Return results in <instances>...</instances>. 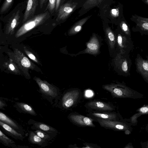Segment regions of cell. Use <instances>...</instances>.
<instances>
[{
    "label": "cell",
    "instance_id": "obj_1",
    "mask_svg": "<svg viewBox=\"0 0 148 148\" xmlns=\"http://www.w3.org/2000/svg\"><path fill=\"white\" fill-rule=\"evenodd\" d=\"M112 57V65L117 73L125 77L130 76L132 61L130 54L117 52Z\"/></svg>",
    "mask_w": 148,
    "mask_h": 148
},
{
    "label": "cell",
    "instance_id": "obj_2",
    "mask_svg": "<svg viewBox=\"0 0 148 148\" xmlns=\"http://www.w3.org/2000/svg\"><path fill=\"white\" fill-rule=\"evenodd\" d=\"M102 86L114 97L137 98L136 95L137 92L122 83L118 82L111 83L103 85Z\"/></svg>",
    "mask_w": 148,
    "mask_h": 148
},
{
    "label": "cell",
    "instance_id": "obj_3",
    "mask_svg": "<svg viewBox=\"0 0 148 148\" xmlns=\"http://www.w3.org/2000/svg\"><path fill=\"white\" fill-rule=\"evenodd\" d=\"M50 13L47 11L34 16L27 20L20 28L17 33L20 36L40 25L48 20L50 17Z\"/></svg>",
    "mask_w": 148,
    "mask_h": 148
},
{
    "label": "cell",
    "instance_id": "obj_4",
    "mask_svg": "<svg viewBox=\"0 0 148 148\" xmlns=\"http://www.w3.org/2000/svg\"><path fill=\"white\" fill-rule=\"evenodd\" d=\"M114 33L116 40V53L130 54L134 47L132 37L125 35L121 30Z\"/></svg>",
    "mask_w": 148,
    "mask_h": 148
},
{
    "label": "cell",
    "instance_id": "obj_5",
    "mask_svg": "<svg viewBox=\"0 0 148 148\" xmlns=\"http://www.w3.org/2000/svg\"><path fill=\"white\" fill-rule=\"evenodd\" d=\"M101 40L96 34L93 33L89 40L86 43V48L79 52L76 55L87 53L93 55H97L100 53Z\"/></svg>",
    "mask_w": 148,
    "mask_h": 148
},
{
    "label": "cell",
    "instance_id": "obj_6",
    "mask_svg": "<svg viewBox=\"0 0 148 148\" xmlns=\"http://www.w3.org/2000/svg\"><path fill=\"white\" fill-rule=\"evenodd\" d=\"M144 59L138 54L135 59L136 71L140 74L144 80L148 83V56Z\"/></svg>",
    "mask_w": 148,
    "mask_h": 148
},
{
    "label": "cell",
    "instance_id": "obj_7",
    "mask_svg": "<svg viewBox=\"0 0 148 148\" xmlns=\"http://www.w3.org/2000/svg\"><path fill=\"white\" fill-rule=\"evenodd\" d=\"M105 37L108 47L110 54L113 56L116 53V43L115 35L109 27L105 29Z\"/></svg>",
    "mask_w": 148,
    "mask_h": 148
},
{
    "label": "cell",
    "instance_id": "obj_8",
    "mask_svg": "<svg viewBox=\"0 0 148 148\" xmlns=\"http://www.w3.org/2000/svg\"><path fill=\"white\" fill-rule=\"evenodd\" d=\"M79 95V91L73 90L66 93L63 96L62 101L64 108H68L73 106L78 99Z\"/></svg>",
    "mask_w": 148,
    "mask_h": 148
},
{
    "label": "cell",
    "instance_id": "obj_9",
    "mask_svg": "<svg viewBox=\"0 0 148 148\" xmlns=\"http://www.w3.org/2000/svg\"><path fill=\"white\" fill-rule=\"evenodd\" d=\"M100 125L103 127L116 130H124L127 129V127L123 123L114 120L97 118Z\"/></svg>",
    "mask_w": 148,
    "mask_h": 148
},
{
    "label": "cell",
    "instance_id": "obj_10",
    "mask_svg": "<svg viewBox=\"0 0 148 148\" xmlns=\"http://www.w3.org/2000/svg\"><path fill=\"white\" fill-rule=\"evenodd\" d=\"M16 6L14 10V11L12 13L8 20L7 24V30L9 32H12L19 23L21 20V8Z\"/></svg>",
    "mask_w": 148,
    "mask_h": 148
},
{
    "label": "cell",
    "instance_id": "obj_11",
    "mask_svg": "<svg viewBox=\"0 0 148 148\" xmlns=\"http://www.w3.org/2000/svg\"><path fill=\"white\" fill-rule=\"evenodd\" d=\"M77 3H66L62 5L60 8L56 20L59 21L65 20L75 10Z\"/></svg>",
    "mask_w": 148,
    "mask_h": 148
},
{
    "label": "cell",
    "instance_id": "obj_12",
    "mask_svg": "<svg viewBox=\"0 0 148 148\" xmlns=\"http://www.w3.org/2000/svg\"><path fill=\"white\" fill-rule=\"evenodd\" d=\"M39 0H27L22 22L24 23L34 16Z\"/></svg>",
    "mask_w": 148,
    "mask_h": 148
},
{
    "label": "cell",
    "instance_id": "obj_13",
    "mask_svg": "<svg viewBox=\"0 0 148 148\" xmlns=\"http://www.w3.org/2000/svg\"><path fill=\"white\" fill-rule=\"evenodd\" d=\"M69 118L73 123L80 126H95L93 123V119L91 118L80 114H73L70 116Z\"/></svg>",
    "mask_w": 148,
    "mask_h": 148
},
{
    "label": "cell",
    "instance_id": "obj_14",
    "mask_svg": "<svg viewBox=\"0 0 148 148\" xmlns=\"http://www.w3.org/2000/svg\"><path fill=\"white\" fill-rule=\"evenodd\" d=\"M41 91L45 95L52 97H55L57 95V91L53 86L46 82L39 79L36 80Z\"/></svg>",
    "mask_w": 148,
    "mask_h": 148
},
{
    "label": "cell",
    "instance_id": "obj_15",
    "mask_svg": "<svg viewBox=\"0 0 148 148\" xmlns=\"http://www.w3.org/2000/svg\"><path fill=\"white\" fill-rule=\"evenodd\" d=\"M89 108L100 111H110L113 110V108L109 104L99 101H91L86 104Z\"/></svg>",
    "mask_w": 148,
    "mask_h": 148
},
{
    "label": "cell",
    "instance_id": "obj_16",
    "mask_svg": "<svg viewBox=\"0 0 148 148\" xmlns=\"http://www.w3.org/2000/svg\"><path fill=\"white\" fill-rule=\"evenodd\" d=\"M134 17L136 19L135 21L136 25L132 28L133 32H139L142 35H148V22L140 19L135 16Z\"/></svg>",
    "mask_w": 148,
    "mask_h": 148
},
{
    "label": "cell",
    "instance_id": "obj_17",
    "mask_svg": "<svg viewBox=\"0 0 148 148\" xmlns=\"http://www.w3.org/2000/svg\"><path fill=\"white\" fill-rule=\"evenodd\" d=\"M91 16H88L82 19L74 25L69 29L68 34L69 36H72L77 34L82 29L83 25Z\"/></svg>",
    "mask_w": 148,
    "mask_h": 148
},
{
    "label": "cell",
    "instance_id": "obj_18",
    "mask_svg": "<svg viewBox=\"0 0 148 148\" xmlns=\"http://www.w3.org/2000/svg\"><path fill=\"white\" fill-rule=\"evenodd\" d=\"M89 115L95 118L106 120H115L116 118V114L110 113L94 112L90 113Z\"/></svg>",
    "mask_w": 148,
    "mask_h": 148
},
{
    "label": "cell",
    "instance_id": "obj_19",
    "mask_svg": "<svg viewBox=\"0 0 148 148\" xmlns=\"http://www.w3.org/2000/svg\"><path fill=\"white\" fill-rule=\"evenodd\" d=\"M29 139L32 143L40 145H42L46 142L45 140L41 138L34 132L31 131L29 132Z\"/></svg>",
    "mask_w": 148,
    "mask_h": 148
},
{
    "label": "cell",
    "instance_id": "obj_20",
    "mask_svg": "<svg viewBox=\"0 0 148 148\" xmlns=\"http://www.w3.org/2000/svg\"><path fill=\"white\" fill-rule=\"evenodd\" d=\"M0 125L12 136L16 137L17 138H21L22 137L21 134L17 132L11 127L1 121H0Z\"/></svg>",
    "mask_w": 148,
    "mask_h": 148
},
{
    "label": "cell",
    "instance_id": "obj_21",
    "mask_svg": "<svg viewBox=\"0 0 148 148\" xmlns=\"http://www.w3.org/2000/svg\"><path fill=\"white\" fill-rule=\"evenodd\" d=\"M0 121L8 125L15 129H18V127L15 123L7 115L2 112H0Z\"/></svg>",
    "mask_w": 148,
    "mask_h": 148
},
{
    "label": "cell",
    "instance_id": "obj_22",
    "mask_svg": "<svg viewBox=\"0 0 148 148\" xmlns=\"http://www.w3.org/2000/svg\"><path fill=\"white\" fill-rule=\"evenodd\" d=\"M17 104L19 108L25 112L34 116L37 115L33 108L28 104L22 102H18Z\"/></svg>",
    "mask_w": 148,
    "mask_h": 148
},
{
    "label": "cell",
    "instance_id": "obj_23",
    "mask_svg": "<svg viewBox=\"0 0 148 148\" xmlns=\"http://www.w3.org/2000/svg\"><path fill=\"white\" fill-rule=\"evenodd\" d=\"M34 125L36 128L44 131L53 132L56 131V129L54 128L42 123H35L34 124Z\"/></svg>",
    "mask_w": 148,
    "mask_h": 148
},
{
    "label": "cell",
    "instance_id": "obj_24",
    "mask_svg": "<svg viewBox=\"0 0 148 148\" xmlns=\"http://www.w3.org/2000/svg\"><path fill=\"white\" fill-rule=\"evenodd\" d=\"M139 112L135 114L131 118V121L133 123L136 122V119L139 116L143 114H148V106H143L138 110Z\"/></svg>",
    "mask_w": 148,
    "mask_h": 148
},
{
    "label": "cell",
    "instance_id": "obj_25",
    "mask_svg": "<svg viewBox=\"0 0 148 148\" xmlns=\"http://www.w3.org/2000/svg\"><path fill=\"white\" fill-rule=\"evenodd\" d=\"M103 0H87L83 6L85 9H88L97 6L100 4Z\"/></svg>",
    "mask_w": 148,
    "mask_h": 148
},
{
    "label": "cell",
    "instance_id": "obj_26",
    "mask_svg": "<svg viewBox=\"0 0 148 148\" xmlns=\"http://www.w3.org/2000/svg\"><path fill=\"white\" fill-rule=\"evenodd\" d=\"M14 1V0H5L0 8V14L6 12L11 7Z\"/></svg>",
    "mask_w": 148,
    "mask_h": 148
},
{
    "label": "cell",
    "instance_id": "obj_27",
    "mask_svg": "<svg viewBox=\"0 0 148 148\" xmlns=\"http://www.w3.org/2000/svg\"><path fill=\"white\" fill-rule=\"evenodd\" d=\"M120 30L125 35L131 37V33L129 27L124 21H122L120 23Z\"/></svg>",
    "mask_w": 148,
    "mask_h": 148
},
{
    "label": "cell",
    "instance_id": "obj_28",
    "mask_svg": "<svg viewBox=\"0 0 148 148\" xmlns=\"http://www.w3.org/2000/svg\"><path fill=\"white\" fill-rule=\"evenodd\" d=\"M0 140L3 143L7 145L14 143L12 140L7 137L1 130L0 131Z\"/></svg>",
    "mask_w": 148,
    "mask_h": 148
},
{
    "label": "cell",
    "instance_id": "obj_29",
    "mask_svg": "<svg viewBox=\"0 0 148 148\" xmlns=\"http://www.w3.org/2000/svg\"><path fill=\"white\" fill-rule=\"evenodd\" d=\"M48 1L46 10H48L50 12L52 13L55 10L56 0H48Z\"/></svg>",
    "mask_w": 148,
    "mask_h": 148
},
{
    "label": "cell",
    "instance_id": "obj_30",
    "mask_svg": "<svg viewBox=\"0 0 148 148\" xmlns=\"http://www.w3.org/2000/svg\"><path fill=\"white\" fill-rule=\"evenodd\" d=\"M34 132L41 138L45 140H48L50 138L49 136L42 130H37Z\"/></svg>",
    "mask_w": 148,
    "mask_h": 148
},
{
    "label": "cell",
    "instance_id": "obj_31",
    "mask_svg": "<svg viewBox=\"0 0 148 148\" xmlns=\"http://www.w3.org/2000/svg\"><path fill=\"white\" fill-rule=\"evenodd\" d=\"M21 62L22 65L25 67H29L31 65L30 61L26 57H24L21 60Z\"/></svg>",
    "mask_w": 148,
    "mask_h": 148
},
{
    "label": "cell",
    "instance_id": "obj_32",
    "mask_svg": "<svg viewBox=\"0 0 148 148\" xmlns=\"http://www.w3.org/2000/svg\"><path fill=\"white\" fill-rule=\"evenodd\" d=\"M110 14L113 17H116L119 15V10L117 9H113L111 10Z\"/></svg>",
    "mask_w": 148,
    "mask_h": 148
},
{
    "label": "cell",
    "instance_id": "obj_33",
    "mask_svg": "<svg viewBox=\"0 0 148 148\" xmlns=\"http://www.w3.org/2000/svg\"><path fill=\"white\" fill-rule=\"evenodd\" d=\"M61 0H56L55 10L57 11L59 8Z\"/></svg>",
    "mask_w": 148,
    "mask_h": 148
},
{
    "label": "cell",
    "instance_id": "obj_34",
    "mask_svg": "<svg viewBox=\"0 0 148 148\" xmlns=\"http://www.w3.org/2000/svg\"><path fill=\"white\" fill-rule=\"evenodd\" d=\"M135 16L137 18H138L140 19H142V20H144L145 21H146L148 22V18H145V17H143L140 16H138L137 15H136Z\"/></svg>",
    "mask_w": 148,
    "mask_h": 148
},
{
    "label": "cell",
    "instance_id": "obj_35",
    "mask_svg": "<svg viewBox=\"0 0 148 148\" xmlns=\"http://www.w3.org/2000/svg\"><path fill=\"white\" fill-rule=\"evenodd\" d=\"M40 7L41 8H42L46 0H39Z\"/></svg>",
    "mask_w": 148,
    "mask_h": 148
},
{
    "label": "cell",
    "instance_id": "obj_36",
    "mask_svg": "<svg viewBox=\"0 0 148 148\" xmlns=\"http://www.w3.org/2000/svg\"><path fill=\"white\" fill-rule=\"evenodd\" d=\"M30 58L31 59L36 61V58L35 56L32 54L31 53H29L27 54Z\"/></svg>",
    "mask_w": 148,
    "mask_h": 148
},
{
    "label": "cell",
    "instance_id": "obj_37",
    "mask_svg": "<svg viewBox=\"0 0 148 148\" xmlns=\"http://www.w3.org/2000/svg\"><path fill=\"white\" fill-rule=\"evenodd\" d=\"M5 106V104L1 100L0 101V108L1 109L3 107Z\"/></svg>",
    "mask_w": 148,
    "mask_h": 148
},
{
    "label": "cell",
    "instance_id": "obj_38",
    "mask_svg": "<svg viewBox=\"0 0 148 148\" xmlns=\"http://www.w3.org/2000/svg\"><path fill=\"white\" fill-rule=\"evenodd\" d=\"M86 95L87 96H90L92 95V94L90 91H89L86 92Z\"/></svg>",
    "mask_w": 148,
    "mask_h": 148
},
{
    "label": "cell",
    "instance_id": "obj_39",
    "mask_svg": "<svg viewBox=\"0 0 148 148\" xmlns=\"http://www.w3.org/2000/svg\"><path fill=\"white\" fill-rule=\"evenodd\" d=\"M9 67L12 70H14V69L15 68L13 65L12 64L9 65Z\"/></svg>",
    "mask_w": 148,
    "mask_h": 148
},
{
    "label": "cell",
    "instance_id": "obj_40",
    "mask_svg": "<svg viewBox=\"0 0 148 148\" xmlns=\"http://www.w3.org/2000/svg\"><path fill=\"white\" fill-rule=\"evenodd\" d=\"M146 3L148 5V0H145Z\"/></svg>",
    "mask_w": 148,
    "mask_h": 148
}]
</instances>
